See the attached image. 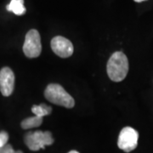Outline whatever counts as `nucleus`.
Listing matches in <instances>:
<instances>
[{
	"label": "nucleus",
	"instance_id": "9d476101",
	"mask_svg": "<svg viewBox=\"0 0 153 153\" xmlns=\"http://www.w3.org/2000/svg\"><path fill=\"white\" fill-rule=\"evenodd\" d=\"M32 111L35 116L44 117V116H48L52 112V107L45 104H40L38 105H33L32 107Z\"/></svg>",
	"mask_w": 153,
	"mask_h": 153
},
{
	"label": "nucleus",
	"instance_id": "2eb2a0df",
	"mask_svg": "<svg viewBox=\"0 0 153 153\" xmlns=\"http://www.w3.org/2000/svg\"><path fill=\"white\" fill-rule=\"evenodd\" d=\"M14 153H23L22 151H15V152Z\"/></svg>",
	"mask_w": 153,
	"mask_h": 153
},
{
	"label": "nucleus",
	"instance_id": "7ed1b4c3",
	"mask_svg": "<svg viewBox=\"0 0 153 153\" xmlns=\"http://www.w3.org/2000/svg\"><path fill=\"white\" fill-rule=\"evenodd\" d=\"M25 143L31 151L37 152L40 149H44L47 146H51L54 143V138L49 131L29 132L25 135Z\"/></svg>",
	"mask_w": 153,
	"mask_h": 153
},
{
	"label": "nucleus",
	"instance_id": "4468645a",
	"mask_svg": "<svg viewBox=\"0 0 153 153\" xmlns=\"http://www.w3.org/2000/svg\"><path fill=\"white\" fill-rule=\"evenodd\" d=\"M137 3H141V2H144V1H146V0H134Z\"/></svg>",
	"mask_w": 153,
	"mask_h": 153
},
{
	"label": "nucleus",
	"instance_id": "423d86ee",
	"mask_svg": "<svg viewBox=\"0 0 153 153\" xmlns=\"http://www.w3.org/2000/svg\"><path fill=\"white\" fill-rule=\"evenodd\" d=\"M51 49L60 58H68L73 53V45L67 38L56 36L51 40Z\"/></svg>",
	"mask_w": 153,
	"mask_h": 153
},
{
	"label": "nucleus",
	"instance_id": "f8f14e48",
	"mask_svg": "<svg viewBox=\"0 0 153 153\" xmlns=\"http://www.w3.org/2000/svg\"><path fill=\"white\" fill-rule=\"evenodd\" d=\"M15 150L11 146V145L7 144L4 147L0 148V153H14Z\"/></svg>",
	"mask_w": 153,
	"mask_h": 153
},
{
	"label": "nucleus",
	"instance_id": "39448f33",
	"mask_svg": "<svg viewBox=\"0 0 153 153\" xmlns=\"http://www.w3.org/2000/svg\"><path fill=\"white\" fill-rule=\"evenodd\" d=\"M139 133L131 127H125L121 130L117 146L125 152H130L134 151L138 146Z\"/></svg>",
	"mask_w": 153,
	"mask_h": 153
},
{
	"label": "nucleus",
	"instance_id": "0eeeda50",
	"mask_svg": "<svg viewBox=\"0 0 153 153\" xmlns=\"http://www.w3.org/2000/svg\"><path fill=\"white\" fill-rule=\"evenodd\" d=\"M15 74L10 67H4L0 71V91L4 96H10L14 91Z\"/></svg>",
	"mask_w": 153,
	"mask_h": 153
},
{
	"label": "nucleus",
	"instance_id": "1a4fd4ad",
	"mask_svg": "<svg viewBox=\"0 0 153 153\" xmlns=\"http://www.w3.org/2000/svg\"><path fill=\"white\" fill-rule=\"evenodd\" d=\"M42 123H43V117H38V116H33L22 121V128L24 129L33 128L39 127Z\"/></svg>",
	"mask_w": 153,
	"mask_h": 153
},
{
	"label": "nucleus",
	"instance_id": "20e7f679",
	"mask_svg": "<svg viewBox=\"0 0 153 153\" xmlns=\"http://www.w3.org/2000/svg\"><path fill=\"white\" fill-rule=\"evenodd\" d=\"M23 52L28 58H37L42 52V44L40 34L37 30H30L25 38L23 44Z\"/></svg>",
	"mask_w": 153,
	"mask_h": 153
},
{
	"label": "nucleus",
	"instance_id": "9b49d317",
	"mask_svg": "<svg viewBox=\"0 0 153 153\" xmlns=\"http://www.w3.org/2000/svg\"><path fill=\"white\" fill-rule=\"evenodd\" d=\"M9 140V134L5 131L0 132V148L4 147L7 145V142Z\"/></svg>",
	"mask_w": 153,
	"mask_h": 153
},
{
	"label": "nucleus",
	"instance_id": "f257e3e1",
	"mask_svg": "<svg viewBox=\"0 0 153 153\" xmlns=\"http://www.w3.org/2000/svg\"><path fill=\"white\" fill-rule=\"evenodd\" d=\"M106 71L111 81H123L128 71V60L127 56L121 51L115 52L107 62Z\"/></svg>",
	"mask_w": 153,
	"mask_h": 153
},
{
	"label": "nucleus",
	"instance_id": "f03ea898",
	"mask_svg": "<svg viewBox=\"0 0 153 153\" xmlns=\"http://www.w3.org/2000/svg\"><path fill=\"white\" fill-rule=\"evenodd\" d=\"M44 97L49 102L71 109L75 105V100L60 84L50 83L44 91Z\"/></svg>",
	"mask_w": 153,
	"mask_h": 153
},
{
	"label": "nucleus",
	"instance_id": "ddd939ff",
	"mask_svg": "<svg viewBox=\"0 0 153 153\" xmlns=\"http://www.w3.org/2000/svg\"><path fill=\"white\" fill-rule=\"evenodd\" d=\"M68 153H79V152H76V151H75V150H72V151L69 152Z\"/></svg>",
	"mask_w": 153,
	"mask_h": 153
},
{
	"label": "nucleus",
	"instance_id": "6e6552de",
	"mask_svg": "<svg viewBox=\"0 0 153 153\" xmlns=\"http://www.w3.org/2000/svg\"><path fill=\"white\" fill-rule=\"evenodd\" d=\"M7 10L13 12L16 16H22L26 13L24 6V0H11L10 3L6 7Z\"/></svg>",
	"mask_w": 153,
	"mask_h": 153
}]
</instances>
